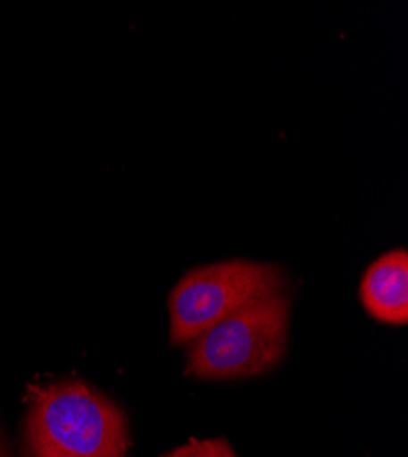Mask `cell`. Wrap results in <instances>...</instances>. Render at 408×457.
I'll return each instance as SVG.
<instances>
[{
    "mask_svg": "<svg viewBox=\"0 0 408 457\" xmlns=\"http://www.w3.org/2000/svg\"><path fill=\"white\" fill-rule=\"evenodd\" d=\"M123 410L81 380L31 386L24 419L26 457H127Z\"/></svg>",
    "mask_w": 408,
    "mask_h": 457,
    "instance_id": "1",
    "label": "cell"
},
{
    "mask_svg": "<svg viewBox=\"0 0 408 457\" xmlns=\"http://www.w3.org/2000/svg\"><path fill=\"white\" fill-rule=\"evenodd\" d=\"M162 457H237L233 446L226 439H205V441H191L174 448L172 452Z\"/></svg>",
    "mask_w": 408,
    "mask_h": 457,
    "instance_id": "5",
    "label": "cell"
},
{
    "mask_svg": "<svg viewBox=\"0 0 408 457\" xmlns=\"http://www.w3.org/2000/svg\"><path fill=\"white\" fill-rule=\"evenodd\" d=\"M289 296L256 298L218 320L195 342L185 373L196 378H242L275 368L286 353Z\"/></svg>",
    "mask_w": 408,
    "mask_h": 457,
    "instance_id": "2",
    "label": "cell"
},
{
    "mask_svg": "<svg viewBox=\"0 0 408 457\" xmlns=\"http://www.w3.org/2000/svg\"><path fill=\"white\" fill-rule=\"evenodd\" d=\"M361 300L374 319L404 326L408 320V254L396 249L378 258L361 282Z\"/></svg>",
    "mask_w": 408,
    "mask_h": 457,
    "instance_id": "4",
    "label": "cell"
},
{
    "mask_svg": "<svg viewBox=\"0 0 408 457\" xmlns=\"http://www.w3.org/2000/svg\"><path fill=\"white\" fill-rule=\"evenodd\" d=\"M0 457H13V453H12L10 446H8L3 432H0Z\"/></svg>",
    "mask_w": 408,
    "mask_h": 457,
    "instance_id": "6",
    "label": "cell"
},
{
    "mask_svg": "<svg viewBox=\"0 0 408 457\" xmlns=\"http://www.w3.org/2000/svg\"><path fill=\"white\" fill-rule=\"evenodd\" d=\"M284 275L279 265L228 260L185 275L171 291V342L185 346L218 320L246 303L280 293Z\"/></svg>",
    "mask_w": 408,
    "mask_h": 457,
    "instance_id": "3",
    "label": "cell"
}]
</instances>
